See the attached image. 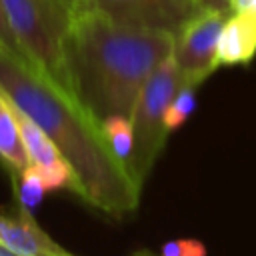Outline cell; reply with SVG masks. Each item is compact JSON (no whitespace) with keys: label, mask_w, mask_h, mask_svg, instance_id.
Wrapping results in <instances>:
<instances>
[{"label":"cell","mask_w":256,"mask_h":256,"mask_svg":"<svg viewBox=\"0 0 256 256\" xmlns=\"http://www.w3.org/2000/svg\"><path fill=\"white\" fill-rule=\"evenodd\" d=\"M0 90L56 144L76 176V194L92 208L120 218L138 208L142 186L112 152L102 126L26 60L0 46Z\"/></svg>","instance_id":"obj_1"},{"label":"cell","mask_w":256,"mask_h":256,"mask_svg":"<svg viewBox=\"0 0 256 256\" xmlns=\"http://www.w3.org/2000/svg\"><path fill=\"white\" fill-rule=\"evenodd\" d=\"M170 52V34L118 24L88 0L72 12L66 44L74 98L98 124L130 118L148 76Z\"/></svg>","instance_id":"obj_2"},{"label":"cell","mask_w":256,"mask_h":256,"mask_svg":"<svg viewBox=\"0 0 256 256\" xmlns=\"http://www.w3.org/2000/svg\"><path fill=\"white\" fill-rule=\"evenodd\" d=\"M2 6L24 60L74 98L66 56L72 10L66 0H2Z\"/></svg>","instance_id":"obj_3"},{"label":"cell","mask_w":256,"mask_h":256,"mask_svg":"<svg viewBox=\"0 0 256 256\" xmlns=\"http://www.w3.org/2000/svg\"><path fill=\"white\" fill-rule=\"evenodd\" d=\"M182 84L186 82L170 54L148 76L130 112L134 140H132V150L126 160V166L132 178L140 186H144L150 170L154 168L166 144V138H168V130L164 126L166 108Z\"/></svg>","instance_id":"obj_4"},{"label":"cell","mask_w":256,"mask_h":256,"mask_svg":"<svg viewBox=\"0 0 256 256\" xmlns=\"http://www.w3.org/2000/svg\"><path fill=\"white\" fill-rule=\"evenodd\" d=\"M230 14L200 10L172 36V58L186 84L200 86L216 68V48L222 26Z\"/></svg>","instance_id":"obj_5"},{"label":"cell","mask_w":256,"mask_h":256,"mask_svg":"<svg viewBox=\"0 0 256 256\" xmlns=\"http://www.w3.org/2000/svg\"><path fill=\"white\" fill-rule=\"evenodd\" d=\"M90 4L118 24L166 32L170 36L200 12L194 0H90Z\"/></svg>","instance_id":"obj_6"},{"label":"cell","mask_w":256,"mask_h":256,"mask_svg":"<svg viewBox=\"0 0 256 256\" xmlns=\"http://www.w3.org/2000/svg\"><path fill=\"white\" fill-rule=\"evenodd\" d=\"M0 242L20 256L70 254L38 226L30 210L20 206L14 214L0 210Z\"/></svg>","instance_id":"obj_7"},{"label":"cell","mask_w":256,"mask_h":256,"mask_svg":"<svg viewBox=\"0 0 256 256\" xmlns=\"http://www.w3.org/2000/svg\"><path fill=\"white\" fill-rule=\"evenodd\" d=\"M256 56V14L232 12L220 32L216 62L218 66H246Z\"/></svg>","instance_id":"obj_8"},{"label":"cell","mask_w":256,"mask_h":256,"mask_svg":"<svg viewBox=\"0 0 256 256\" xmlns=\"http://www.w3.org/2000/svg\"><path fill=\"white\" fill-rule=\"evenodd\" d=\"M0 160L10 170V174H18L28 166V156L18 128L16 108L2 90H0Z\"/></svg>","instance_id":"obj_9"},{"label":"cell","mask_w":256,"mask_h":256,"mask_svg":"<svg viewBox=\"0 0 256 256\" xmlns=\"http://www.w3.org/2000/svg\"><path fill=\"white\" fill-rule=\"evenodd\" d=\"M12 184H14L18 206L20 208H26L30 212L42 202L44 194L48 192V188H46L40 172L34 166H30V164L22 172L12 174Z\"/></svg>","instance_id":"obj_10"},{"label":"cell","mask_w":256,"mask_h":256,"mask_svg":"<svg viewBox=\"0 0 256 256\" xmlns=\"http://www.w3.org/2000/svg\"><path fill=\"white\" fill-rule=\"evenodd\" d=\"M100 126H102V132H104L112 152L126 164V160L130 156V150H132V140H134L130 118L128 116H110Z\"/></svg>","instance_id":"obj_11"},{"label":"cell","mask_w":256,"mask_h":256,"mask_svg":"<svg viewBox=\"0 0 256 256\" xmlns=\"http://www.w3.org/2000/svg\"><path fill=\"white\" fill-rule=\"evenodd\" d=\"M196 88L192 84H182L180 90L176 92V96L172 98V102L166 108V116H164V126L170 132L178 130L196 110Z\"/></svg>","instance_id":"obj_12"},{"label":"cell","mask_w":256,"mask_h":256,"mask_svg":"<svg viewBox=\"0 0 256 256\" xmlns=\"http://www.w3.org/2000/svg\"><path fill=\"white\" fill-rule=\"evenodd\" d=\"M160 256H206V248L200 240L194 238H178L170 240L162 246Z\"/></svg>","instance_id":"obj_13"},{"label":"cell","mask_w":256,"mask_h":256,"mask_svg":"<svg viewBox=\"0 0 256 256\" xmlns=\"http://www.w3.org/2000/svg\"><path fill=\"white\" fill-rule=\"evenodd\" d=\"M0 46H2L4 50L12 52L14 56H18V58L24 60V56H22V52H20V46H18V42H16L12 30H10V26H8V20H6V14H4L2 0H0Z\"/></svg>","instance_id":"obj_14"},{"label":"cell","mask_w":256,"mask_h":256,"mask_svg":"<svg viewBox=\"0 0 256 256\" xmlns=\"http://www.w3.org/2000/svg\"><path fill=\"white\" fill-rule=\"evenodd\" d=\"M194 2L198 4L200 10H218V12L232 14L230 0H194Z\"/></svg>","instance_id":"obj_15"},{"label":"cell","mask_w":256,"mask_h":256,"mask_svg":"<svg viewBox=\"0 0 256 256\" xmlns=\"http://www.w3.org/2000/svg\"><path fill=\"white\" fill-rule=\"evenodd\" d=\"M232 12H252L256 14V0H230Z\"/></svg>","instance_id":"obj_16"},{"label":"cell","mask_w":256,"mask_h":256,"mask_svg":"<svg viewBox=\"0 0 256 256\" xmlns=\"http://www.w3.org/2000/svg\"><path fill=\"white\" fill-rule=\"evenodd\" d=\"M0 256H20V254H16L14 250H10L6 244H2V242H0Z\"/></svg>","instance_id":"obj_17"},{"label":"cell","mask_w":256,"mask_h":256,"mask_svg":"<svg viewBox=\"0 0 256 256\" xmlns=\"http://www.w3.org/2000/svg\"><path fill=\"white\" fill-rule=\"evenodd\" d=\"M86 2H88V0H66V4L70 6V10H72V12H74V10L78 8V6H82V4H86Z\"/></svg>","instance_id":"obj_18"},{"label":"cell","mask_w":256,"mask_h":256,"mask_svg":"<svg viewBox=\"0 0 256 256\" xmlns=\"http://www.w3.org/2000/svg\"><path fill=\"white\" fill-rule=\"evenodd\" d=\"M46 256H60V254H46ZM62 256H74V254H62Z\"/></svg>","instance_id":"obj_19"},{"label":"cell","mask_w":256,"mask_h":256,"mask_svg":"<svg viewBox=\"0 0 256 256\" xmlns=\"http://www.w3.org/2000/svg\"><path fill=\"white\" fill-rule=\"evenodd\" d=\"M136 256H150V254H136Z\"/></svg>","instance_id":"obj_20"}]
</instances>
